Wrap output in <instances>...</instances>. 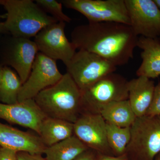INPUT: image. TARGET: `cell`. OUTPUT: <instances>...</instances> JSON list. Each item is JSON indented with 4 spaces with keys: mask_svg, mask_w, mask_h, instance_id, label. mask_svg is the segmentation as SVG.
<instances>
[{
    "mask_svg": "<svg viewBox=\"0 0 160 160\" xmlns=\"http://www.w3.org/2000/svg\"><path fill=\"white\" fill-rule=\"evenodd\" d=\"M76 49L92 52L122 66L133 58L138 37L128 25L113 22H89L76 26L71 33Z\"/></svg>",
    "mask_w": 160,
    "mask_h": 160,
    "instance_id": "6da1fadb",
    "label": "cell"
},
{
    "mask_svg": "<svg viewBox=\"0 0 160 160\" xmlns=\"http://www.w3.org/2000/svg\"><path fill=\"white\" fill-rule=\"evenodd\" d=\"M82 96L81 89L66 72L57 83L41 92L34 99L48 117L74 124L82 113Z\"/></svg>",
    "mask_w": 160,
    "mask_h": 160,
    "instance_id": "7a4b0ae2",
    "label": "cell"
},
{
    "mask_svg": "<svg viewBox=\"0 0 160 160\" xmlns=\"http://www.w3.org/2000/svg\"><path fill=\"white\" fill-rule=\"evenodd\" d=\"M0 5L6 11L4 22L9 34L16 37H35L43 28L57 22L35 1L0 0Z\"/></svg>",
    "mask_w": 160,
    "mask_h": 160,
    "instance_id": "3957f363",
    "label": "cell"
},
{
    "mask_svg": "<svg viewBox=\"0 0 160 160\" xmlns=\"http://www.w3.org/2000/svg\"><path fill=\"white\" fill-rule=\"evenodd\" d=\"M126 153L129 160H154L160 152V116L137 118Z\"/></svg>",
    "mask_w": 160,
    "mask_h": 160,
    "instance_id": "277c9868",
    "label": "cell"
},
{
    "mask_svg": "<svg viewBox=\"0 0 160 160\" xmlns=\"http://www.w3.org/2000/svg\"><path fill=\"white\" fill-rule=\"evenodd\" d=\"M128 81L112 72L104 77L86 90L82 96V113L100 114L109 103L128 100Z\"/></svg>",
    "mask_w": 160,
    "mask_h": 160,
    "instance_id": "5b68a950",
    "label": "cell"
},
{
    "mask_svg": "<svg viewBox=\"0 0 160 160\" xmlns=\"http://www.w3.org/2000/svg\"><path fill=\"white\" fill-rule=\"evenodd\" d=\"M66 67L67 73L82 92L117 69L116 66L103 58L82 50L76 52Z\"/></svg>",
    "mask_w": 160,
    "mask_h": 160,
    "instance_id": "8992f818",
    "label": "cell"
},
{
    "mask_svg": "<svg viewBox=\"0 0 160 160\" xmlns=\"http://www.w3.org/2000/svg\"><path fill=\"white\" fill-rule=\"evenodd\" d=\"M38 52L34 41L29 38L10 35L0 40V63L12 67L22 84L29 77Z\"/></svg>",
    "mask_w": 160,
    "mask_h": 160,
    "instance_id": "52a82bcc",
    "label": "cell"
},
{
    "mask_svg": "<svg viewBox=\"0 0 160 160\" xmlns=\"http://www.w3.org/2000/svg\"><path fill=\"white\" fill-rule=\"evenodd\" d=\"M63 6L78 12L89 22H113L130 26L125 0H62Z\"/></svg>",
    "mask_w": 160,
    "mask_h": 160,
    "instance_id": "ba28073f",
    "label": "cell"
},
{
    "mask_svg": "<svg viewBox=\"0 0 160 160\" xmlns=\"http://www.w3.org/2000/svg\"><path fill=\"white\" fill-rule=\"evenodd\" d=\"M62 76L56 61L38 52L29 77L20 90L18 101L34 99L41 92L55 85Z\"/></svg>",
    "mask_w": 160,
    "mask_h": 160,
    "instance_id": "9c48e42d",
    "label": "cell"
},
{
    "mask_svg": "<svg viewBox=\"0 0 160 160\" xmlns=\"http://www.w3.org/2000/svg\"><path fill=\"white\" fill-rule=\"evenodd\" d=\"M66 23L57 22L46 26L34 37L39 52L52 59L61 60L66 66L76 52V49L66 35Z\"/></svg>",
    "mask_w": 160,
    "mask_h": 160,
    "instance_id": "30bf717a",
    "label": "cell"
},
{
    "mask_svg": "<svg viewBox=\"0 0 160 160\" xmlns=\"http://www.w3.org/2000/svg\"><path fill=\"white\" fill-rule=\"evenodd\" d=\"M130 26L137 36L160 37V10L154 0H125Z\"/></svg>",
    "mask_w": 160,
    "mask_h": 160,
    "instance_id": "8fae6325",
    "label": "cell"
},
{
    "mask_svg": "<svg viewBox=\"0 0 160 160\" xmlns=\"http://www.w3.org/2000/svg\"><path fill=\"white\" fill-rule=\"evenodd\" d=\"M74 135L88 148L114 156L108 144L106 122L100 114L82 113L73 124Z\"/></svg>",
    "mask_w": 160,
    "mask_h": 160,
    "instance_id": "7c38bea8",
    "label": "cell"
},
{
    "mask_svg": "<svg viewBox=\"0 0 160 160\" xmlns=\"http://www.w3.org/2000/svg\"><path fill=\"white\" fill-rule=\"evenodd\" d=\"M46 117L34 99L26 100L12 105L0 102V118L29 128L38 134L41 124Z\"/></svg>",
    "mask_w": 160,
    "mask_h": 160,
    "instance_id": "4fadbf2b",
    "label": "cell"
},
{
    "mask_svg": "<svg viewBox=\"0 0 160 160\" xmlns=\"http://www.w3.org/2000/svg\"><path fill=\"white\" fill-rule=\"evenodd\" d=\"M0 147L31 154L43 153L46 146L39 136L21 131L0 122Z\"/></svg>",
    "mask_w": 160,
    "mask_h": 160,
    "instance_id": "5bb4252c",
    "label": "cell"
},
{
    "mask_svg": "<svg viewBox=\"0 0 160 160\" xmlns=\"http://www.w3.org/2000/svg\"><path fill=\"white\" fill-rule=\"evenodd\" d=\"M155 87L154 82L146 77L128 81V100L137 118L146 115L152 102Z\"/></svg>",
    "mask_w": 160,
    "mask_h": 160,
    "instance_id": "9a60e30c",
    "label": "cell"
},
{
    "mask_svg": "<svg viewBox=\"0 0 160 160\" xmlns=\"http://www.w3.org/2000/svg\"><path fill=\"white\" fill-rule=\"evenodd\" d=\"M137 47L142 49V62L137 71L138 77L153 79L160 76V42L158 39L140 37Z\"/></svg>",
    "mask_w": 160,
    "mask_h": 160,
    "instance_id": "2e32d148",
    "label": "cell"
},
{
    "mask_svg": "<svg viewBox=\"0 0 160 160\" xmlns=\"http://www.w3.org/2000/svg\"><path fill=\"white\" fill-rule=\"evenodd\" d=\"M73 134V123L48 117L43 120L38 133L46 147L52 146L68 138Z\"/></svg>",
    "mask_w": 160,
    "mask_h": 160,
    "instance_id": "e0dca14e",
    "label": "cell"
},
{
    "mask_svg": "<svg viewBox=\"0 0 160 160\" xmlns=\"http://www.w3.org/2000/svg\"><path fill=\"white\" fill-rule=\"evenodd\" d=\"M100 114L106 123L121 127H131L137 118L128 100L107 104Z\"/></svg>",
    "mask_w": 160,
    "mask_h": 160,
    "instance_id": "ac0fdd59",
    "label": "cell"
},
{
    "mask_svg": "<svg viewBox=\"0 0 160 160\" xmlns=\"http://www.w3.org/2000/svg\"><path fill=\"white\" fill-rule=\"evenodd\" d=\"M89 148L76 136H72L46 147L43 153L46 160H74Z\"/></svg>",
    "mask_w": 160,
    "mask_h": 160,
    "instance_id": "d6986e66",
    "label": "cell"
},
{
    "mask_svg": "<svg viewBox=\"0 0 160 160\" xmlns=\"http://www.w3.org/2000/svg\"><path fill=\"white\" fill-rule=\"evenodd\" d=\"M22 84L15 71L4 66L0 86L1 103L12 105L18 102V97Z\"/></svg>",
    "mask_w": 160,
    "mask_h": 160,
    "instance_id": "ffe728a7",
    "label": "cell"
},
{
    "mask_svg": "<svg viewBox=\"0 0 160 160\" xmlns=\"http://www.w3.org/2000/svg\"><path fill=\"white\" fill-rule=\"evenodd\" d=\"M108 144L115 156L126 153V148L131 138L130 127H121L106 123Z\"/></svg>",
    "mask_w": 160,
    "mask_h": 160,
    "instance_id": "44dd1931",
    "label": "cell"
},
{
    "mask_svg": "<svg viewBox=\"0 0 160 160\" xmlns=\"http://www.w3.org/2000/svg\"><path fill=\"white\" fill-rule=\"evenodd\" d=\"M35 2L46 13H49L58 22L69 23L72 19L62 10V4L55 0H36Z\"/></svg>",
    "mask_w": 160,
    "mask_h": 160,
    "instance_id": "7402d4cb",
    "label": "cell"
},
{
    "mask_svg": "<svg viewBox=\"0 0 160 160\" xmlns=\"http://www.w3.org/2000/svg\"><path fill=\"white\" fill-rule=\"evenodd\" d=\"M146 115L160 116V83L155 87L152 102Z\"/></svg>",
    "mask_w": 160,
    "mask_h": 160,
    "instance_id": "603a6c76",
    "label": "cell"
},
{
    "mask_svg": "<svg viewBox=\"0 0 160 160\" xmlns=\"http://www.w3.org/2000/svg\"><path fill=\"white\" fill-rule=\"evenodd\" d=\"M0 160H17V152L0 147Z\"/></svg>",
    "mask_w": 160,
    "mask_h": 160,
    "instance_id": "cb8c5ba5",
    "label": "cell"
},
{
    "mask_svg": "<svg viewBox=\"0 0 160 160\" xmlns=\"http://www.w3.org/2000/svg\"><path fill=\"white\" fill-rule=\"evenodd\" d=\"M41 154H31L26 152H18L17 160H46Z\"/></svg>",
    "mask_w": 160,
    "mask_h": 160,
    "instance_id": "d4e9b609",
    "label": "cell"
},
{
    "mask_svg": "<svg viewBox=\"0 0 160 160\" xmlns=\"http://www.w3.org/2000/svg\"><path fill=\"white\" fill-rule=\"evenodd\" d=\"M98 154L97 152L89 148L74 160H97Z\"/></svg>",
    "mask_w": 160,
    "mask_h": 160,
    "instance_id": "484cf974",
    "label": "cell"
},
{
    "mask_svg": "<svg viewBox=\"0 0 160 160\" xmlns=\"http://www.w3.org/2000/svg\"><path fill=\"white\" fill-rule=\"evenodd\" d=\"M97 160H129L126 153L122 155L115 156L109 155L102 154L98 152Z\"/></svg>",
    "mask_w": 160,
    "mask_h": 160,
    "instance_id": "4316f807",
    "label": "cell"
},
{
    "mask_svg": "<svg viewBox=\"0 0 160 160\" xmlns=\"http://www.w3.org/2000/svg\"><path fill=\"white\" fill-rule=\"evenodd\" d=\"M9 34L8 32L6 30L4 22H0V34Z\"/></svg>",
    "mask_w": 160,
    "mask_h": 160,
    "instance_id": "83f0119b",
    "label": "cell"
},
{
    "mask_svg": "<svg viewBox=\"0 0 160 160\" xmlns=\"http://www.w3.org/2000/svg\"><path fill=\"white\" fill-rule=\"evenodd\" d=\"M3 67H4V66H2V65L0 63V86H1L2 76Z\"/></svg>",
    "mask_w": 160,
    "mask_h": 160,
    "instance_id": "f1b7e54d",
    "label": "cell"
},
{
    "mask_svg": "<svg viewBox=\"0 0 160 160\" xmlns=\"http://www.w3.org/2000/svg\"><path fill=\"white\" fill-rule=\"evenodd\" d=\"M155 2L157 4L160 10V0H154Z\"/></svg>",
    "mask_w": 160,
    "mask_h": 160,
    "instance_id": "f546056e",
    "label": "cell"
},
{
    "mask_svg": "<svg viewBox=\"0 0 160 160\" xmlns=\"http://www.w3.org/2000/svg\"><path fill=\"white\" fill-rule=\"evenodd\" d=\"M154 160H160V152L156 156Z\"/></svg>",
    "mask_w": 160,
    "mask_h": 160,
    "instance_id": "4dcf8cb0",
    "label": "cell"
},
{
    "mask_svg": "<svg viewBox=\"0 0 160 160\" xmlns=\"http://www.w3.org/2000/svg\"><path fill=\"white\" fill-rule=\"evenodd\" d=\"M6 18V14L0 15V19Z\"/></svg>",
    "mask_w": 160,
    "mask_h": 160,
    "instance_id": "1f68e13d",
    "label": "cell"
},
{
    "mask_svg": "<svg viewBox=\"0 0 160 160\" xmlns=\"http://www.w3.org/2000/svg\"><path fill=\"white\" fill-rule=\"evenodd\" d=\"M158 40H159V41H160V37H159V38H158Z\"/></svg>",
    "mask_w": 160,
    "mask_h": 160,
    "instance_id": "d6a6232c",
    "label": "cell"
},
{
    "mask_svg": "<svg viewBox=\"0 0 160 160\" xmlns=\"http://www.w3.org/2000/svg\"><path fill=\"white\" fill-rule=\"evenodd\" d=\"M1 38H0V40H1Z\"/></svg>",
    "mask_w": 160,
    "mask_h": 160,
    "instance_id": "836d02e7",
    "label": "cell"
}]
</instances>
